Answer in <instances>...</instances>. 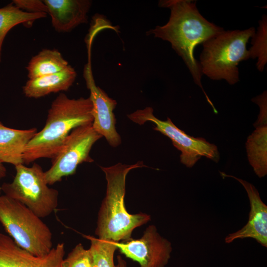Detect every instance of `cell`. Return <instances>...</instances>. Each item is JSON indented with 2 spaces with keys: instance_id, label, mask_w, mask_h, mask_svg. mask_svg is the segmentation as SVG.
Returning a JSON list of instances; mask_svg holds the SVG:
<instances>
[{
  "instance_id": "cell-1",
  "label": "cell",
  "mask_w": 267,
  "mask_h": 267,
  "mask_svg": "<svg viewBox=\"0 0 267 267\" xmlns=\"http://www.w3.org/2000/svg\"><path fill=\"white\" fill-rule=\"evenodd\" d=\"M159 5L170 9L167 23L146 32L147 35L169 42L182 59L194 83L202 90L214 112L217 110L201 83L203 75L199 62L195 58V47L217 35L223 29L205 19L199 12L196 2L187 0H160Z\"/></svg>"
},
{
  "instance_id": "cell-2",
  "label": "cell",
  "mask_w": 267,
  "mask_h": 267,
  "mask_svg": "<svg viewBox=\"0 0 267 267\" xmlns=\"http://www.w3.org/2000/svg\"><path fill=\"white\" fill-rule=\"evenodd\" d=\"M92 108L89 97L71 99L60 93L51 104L44 126L27 145L24 164L40 158L53 159L73 129L92 123Z\"/></svg>"
},
{
  "instance_id": "cell-3",
  "label": "cell",
  "mask_w": 267,
  "mask_h": 267,
  "mask_svg": "<svg viewBox=\"0 0 267 267\" xmlns=\"http://www.w3.org/2000/svg\"><path fill=\"white\" fill-rule=\"evenodd\" d=\"M146 167L143 162L132 165L118 163L110 167H101L107 181L106 194L98 213L95 231L98 238L121 242L131 238L133 230L148 222L150 215L143 213H129L126 208V180L134 169Z\"/></svg>"
},
{
  "instance_id": "cell-4",
  "label": "cell",
  "mask_w": 267,
  "mask_h": 267,
  "mask_svg": "<svg viewBox=\"0 0 267 267\" xmlns=\"http://www.w3.org/2000/svg\"><path fill=\"white\" fill-rule=\"evenodd\" d=\"M254 27L223 30L204 42L200 56L202 75L213 80H225L233 85L239 80V63L249 59L247 44L255 34Z\"/></svg>"
},
{
  "instance_id": "cell-5",
  "label": "cell",
  "mask_w": 267,
  "mask_h": 267,
  "mask_svg": "<svg viewBox=\"0 0 267 267\" xmlns=\"http://www.w3.org/2000/svg\"><path fill=\"white\" fill-rule=\"evenodd\" d=\"M41 219L21 203L0 195V223L18 246L38 257L52 248V233Z\"/></svg>"
},
{
  "instance_id": "cell-6",
  "label": "cell",
  "mask_w": 267,
  "mask_h": 267,
  "mask_svg": "<svg viewBox=\"0 0 267 267\" xmlns=\"http://www.w3.org/2000/svg\"><path fill=\"white\" fill-rule=\"evenodd\" d=\"M16 174L10 183L0 187L4 195L25 205L40 218L50 215L57 207L58 191L48 186L44 172L37 163L30 167L15 166Z\"/></svg>"
},
{
  "instance_id": "cell-7",
  "label": "cell",
  "mask_w": 267,
  "mask_h": 267,
  "mask_svg": "<svg viewBox=\"0 0 267 267\" xmlns=\"http://www.w3.org/2000/svg\"><path fill=\"white\" fill-rule=\"evenodd\" d=\"M128 117L139 125L147 122L153 123V129L168 137L173 145L181 152L180 162L187 167H192L202 156L216 162L219 160L220 154L216 145L203 138L187 134L178 128L169 118H167L166 121L159 119L154 116L153 109L150 107L137 110L128 114Z\"/></svg>"
},
{
  "instance_id": "cell-8",
  "label": "cell",
  "mask_w": 267,
  "mask_h": 267,
  "mask_svg": "<svg viewBox=\"0 0 267 267\" xmlns=\"http://www.w3.org/2000/svg\"><path fill=\"white\" fill-rule=\"evenodd\" d=\"M102 136L93 128L92 123L73 129L67 136L60 152L52 159L50 168L44 172L48 185L60 181L72 175L84 162H92L89 152L93 145Z\"/></svg>"
},
{
  "instance_id": "cell-9",
  "label": "cell",
  "mask_w": 267,
  "mask_h": 267,
  "mask_svg": "<svg viewBox=\"0 0 267 267\" xmlns=\"http://www.w3.org/2000/svg\"><path fill=\"white\" fill-rule=\"evenodd\" d=\"M91 43H88V61L85 65L83 76L87 87L89 90L91 101L92 126L94 130L104 137L109 144L114 147L121 143V138L115 127L116 119L113 111L116 100L110 98L95 82L91 64Z\"/></svg>"
},
{
  "instance_id": "cell-10",
  "label": "cell",
  "mask_w": 267,
  "mask_h": 267,
  "mask_svg": "<svg viewBox=\"0 0 267 267\" xmlns=\"http://www.w3.org/2000/svg\"><path fill=\"white\" fill-rule=\"evenodd\" d=\"M121 253L140 267H165L171 258V243L162 236L154 225L148 226L141 237L116 242Z\"/></svg>"
},
{
  "instance_id": "cell-11",
  "label": "cell",
  "mask_w": 267,
  "mask_h": 267,
  "mask_svg": "<svg viewBox=\"0 0 267 267\" xmlns=\"http://www.w3.org/2000/svg\"><path fill=\"white\" fill-rule=\"evenodd\" d=\"M222 178H232L242 185L245 189L250 205V210L247 223L238 230L229 233L224 239L229 244L236 239L252 238L262 246L267 247V206L262 200L256 188L251 183L237 178L220 172Z\"/></svg>"
},
{
  "instance_id": "cell-12",
  "label": "cell",
  "mask_w": 267,
  "mask_h": 267,
  "mask_svg": "<svg viewBox=\"0 0 267 267\" xmlns=\"http://www.w3.org/2000/svg\"><path fill=\"white\" fill-rule=\"evenodd\" d=\"M64 244L58 243L46 255L35 256L0 232V267H62Z\"/></svg>"
},
{
  "instance_id": "cell-13",
  "label": "cell",
  "mask_w": 267,
  "mask_h": 267,
  "mask_svg": "<svg viewBox=\"0 0 267 267\" xmlns=\"http://www.w3.org/2000/svg\"><path fill=\"white\" fill-rule=\"evenodd\" d=\"M50 16L54 29L58 32H68L87 23L92 2L89 0H44Z\"/></svg>"
},
{
  "instance_id": "cell-14",
  "label": "cell",
  "mask_w": 267,
  "mask_h": 267,
  "mask_svg": "<svg viewBox=\"0 0 267 267\" xmlns=\"http://www.w3.org/2000/svg\"><path fill=\"white\" fill-rule=\"evenodd\" d=\"M37 132L36 128L12 129L0 122V162L15 166L24 164L23 155L26 147Z\"/></svg>"
},
{
  "instance_id": "cell-15",
  "label": "cell",
  "mask_w": 267,
  "mask_h": 267,
  "mask_svg": "<svg viewBox=\"0 0 267 267\" xmlns=\"http://www.w3.org/2000/svg\"><path fill=\"white\" fill-rule=\"evenodd\" d=\"M77 76L75 69L69 66L59 72L29 79L23 87V92L29 98H38L51 93L67 90Z\"/></svg>"
},
{
  "instance_id": "cell-16",
  "label": "cell",
  "mask_w": 267,
  "mask_h": 267,
  "mask_svg": "<svg viewBox=\"0 0 267 267\" xmlns=\"http://www.w3.org/2000/svg\"><path fill=\"white\" fill-rule=\"evenodd\" d=\"M255 127L247 138L246 148L250 164L256 175L262 178L267 174V124Z\"/></svg>"
},
{
  "instance_id": "cell-17",
  "label": "cell",
  "mask_w": 267,
  "mask_h": 267,
  "mask_svg": "<svg viewBox=\"0 0 267 267\" xmlns=\"http://www.w3.org/2000/svg\"><path fill=\"white\" fill-rule=\"evenodd\" d=\"M69 66L59 51L44 49L31 59L26 69L30 79L59 72Z\"/></svg>"
},
{
  "instance_id": "cell-18",
  "label": "cell",
  "mask_w": 267,
  "mask_h": 267,
  "mask_svg": "<svg viewBox=\"0 0 267 267\" xmlns=\"http://www.w3.org/2000/svg\"><path fill=\"white\" fill-rule=\"evenodd\" d=\"M45 13H32L23 11L12 2L0 8V62L3 41L8 32L14 27L23 24L31 26L33 22L46 17Z\"/></svg>"
},
{
  "instance_id": "cell-19",
  "label": "cell",
  "mask_w": 267,
  "mask_h": 267,
  "mask_svg": "<svg viewBox=\"0 0 267 267\" xmlns=\"http://www.w3.org/2000/svg\"><path fill=\"white\" fill-rule=\"evenodd\" d=\"M85 237L90 242L89 249L91 255L92 267H116L114 256L117 249L115 242L101 240L90 235Z\"/></svg>"
},
{
  "instance_id": "cell-20",
  "label": "cell",
  "mask_w": 267,
  "mask_h": 267,
  "mask_svg": "<svg viewBox=\"0 0 267 267\" xmlns=\"http://www.w3.org/2000/svg\"><path fill=\"white\" fill-rule=\"evenodd\" d=\"M252 46L249 51V57L257 59V69L263 72L267 62V16L264 14L259 21L257 32L251 38Z\"/></svg>"
},
{
  "instance_id": "cell-21",
  "label": "cell",
  "mask_w": 267,
  "mask_h": 267,
  "mask_svg": "<svg viewBox=\"0 0 267 267\" xmlns=\"http://www.w3.org/2000/svg\"><path fill=\"white\" fill-rule=\"evenodd\" d=\"M62 267H92L89 249H86L81 243L77 244L64 259Z\"/></svg>"
},
{
  "instance_id": "cell-22",
  "label": "cell",
  "mask_w": 267,
  "mask_h": 267,
  "mask_svg": "<svg viewBox=\"0 0 267 267\" xmlns=\"http://www.w3.org/2000/svg\"><path fill=\"white\" fill-rule=\"evenodd\" d=\"M21 10L32 13H48V9L43 0H13L12 2Z\"/></svg>"
},
{
  "instance_id": "cell-23",
  "label": "cell",
  "mask_w": 267,
  "mask_h": 267,
  "mask_svg": "<svg viewBox=\"0 0 267 267\" xmlns=\"http://www.w3.org/2000/svg\"><path fill=\"white\" fill-rule=\"evenodd\" d=\"M252 101L260 107V113L254 126L267 124V93L265 91L261 94L253 98Z\"/></svg>"
},
{
  "instance_id": "cell-24",
  "label": "cell",
  "mask_w": 267,
  "mask_h": 267,
  "mask_svg": "<svg viewBox=\"0 0 267 267\" xmlns=\"http://www.w3.org/2000/svg\"><path fill=\"white\" fill-rule=\"evenodd\" d=\"M117 263L116 265V267H128L126 262L122 258L121 256L117 257Z\"/></svg>"
},
{
  "instance_id": "cell-25",
  "label": "cell",
  "mask_w": 267,
  "mask_h": 267,
  "mask_svg": "<svg viewBox=\"0 0 267 267\" xmlns=\"http://www.w3.org/2000/svg\"><path fill=\"white\" fill-rule=\"evenodd\" d=\"M6 174V169L3 165V163L0 162V179L4 178ZM1 191V188L0 187V195Z\"/></svg>"
}]
</instances>
